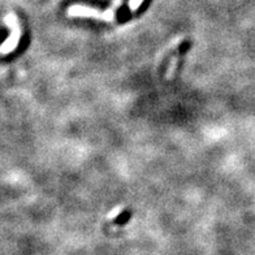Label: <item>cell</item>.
<instances>
[{
  "label": "cell",
  "mask_w": 255,
  "mask_h": 255,
  "mask_svg": "<svg viewBox=\"0 0 255 255\" xmlns=\"http://www.w3.org/2000/svg\"><path fill=\"white\" fill-rule=\"evenodd\" d=\"M119 5H120V0H118L114 7L107 10H99L97 8H91L82 4H74L68 8L67 12L69 17H88V18L106 21V22H114L116 20V8Z\"/></svg>",
  "instance_id": "1"
},
{
  "label": "cell",
  "mask_w": 255,
  "mask_h": 255,
  "mask_svg": "<svg viewBox=\"0 0 255 255\" xmlns=\"http://www.w3.org/2000/svg\"><path fill=\"white\" fill-rule=\"evenodd\" d=\"M5 20H7L8 25L10 26V35L8 37V39L1 44V47H0V52H1V54L12 52V51L17 47V43H18V40H20L21 38V29L18 22H17L16 17H14L13 14H9V16H7Z\"/></svg>",
  "instance_id": "2"
},
{
  "label": "cell",
  "mask_w": 255,
  "mask_h": 255,
  "mask_svg": "<svg viewBox=\"0 0 255 255\" xmlns=\"http://www.w3.org/2000/svg\"><path fill=\"white\" fill-rule=\"evenodd\" d=\"M177 61H178V56L176 55V56L172 59L171 65L168 67V71H167V73H165V76H167V80H171V78L173 77V74H175V72H176V68H177Z\"/></svg>",
  "instance_id": "3"
},
{
  "label": "cell",
  "mask_w": 255,
  "mask_h": 255,
  "mask_svg": "<svg viewBox=\"0 0 255 255\" xmlns=\"http://www.w3.org/2000/svg\"><path fill=\"white\" fill-rule=\"evenodd\" d=\"M142 3H143V0H129V3H128V7L131 12H135L138 8L141 7Z\"/></svg>",
  "instance_id": "4"
}]
</instances>
